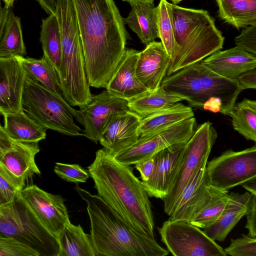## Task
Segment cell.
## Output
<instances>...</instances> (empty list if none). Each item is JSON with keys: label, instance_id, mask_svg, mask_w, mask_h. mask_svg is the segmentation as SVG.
Returning a JSON list of instances; mask_svg holds the SVG:
<instances>
[{"label": "cell", "instance_id": "cell-1", "mask_svg": "<svg viewBox=\"0 0 256 256\" xmlns=\"http://www.w3.org/2000/svg\"><path fill=\"white\" fill-rule=\"evenodd\" d=\"M90 86L106 88L126 51L127 33L113 0H72Z\"/></svg>", "mask_w": 256, "mask_h": 256}, {"label": "cell", "instance_id": "cell-2", "mask_svg": "<svg viewBox=\"0 0 256 256\" xmlns=\"http://www.w3.org/2000/svg\"><path fill=\"white\" fill-rule=\"evenodd\" d=\"M88 168L97 195L132 228L154 238L149 196L133 168L116 160L104 148L96 152Z\"/></svg>", "mask_w": 256, "mask_h": 256}, {"label": "cell", "instance_id": "cell-3", "mask_svg": "<svg viewBox=\"0 0 256 256\" xmlns=\"http://www.w3.org/2000/svg\"><path fill=\"white\" fill-rule=\"evenodd\" d=\"M87 205L90 235L98 256H165L168 251L155 238L129 226L100 196L78 184L75 187Z\"/></svg>", "mask_w": 256, "mask_h": 256}, {"label": "cell", "instance_id": "cell-4", "mask_svg": "<svg viewBox=\"0 0 256 256\" xmlns=\"http://www.w3.org/2000/svg\"><path fill=\"white\" fill-rule=\"evenodd\" d=\"M177 52L166 76L200 62L222 49L224 38L208 11L172 4Z\"/></svg>", "mask_w": 256, "mask_h": 256}, {"label": "cell", "instance_id": "cell-5", "mask_svg": "<svg viewBox=\"0 0 256 256\" xmlns=\"http://www.w3.org/2000/svg\"><path fill=\"white\" fill-rule=\"evenodd\" d=\"M72 106L62 94L45 88L26 72L22 108L36 122L66 136H83L74 121L80 122L78 110Z\"/></svg>", "mask_w": 256, "mask_h": 256}, {"label": "cell", "instance_id": "cell-6", "mask_svg": "<svg viewBox=\"0 0 256 256\" xmlns=\"http://www.w3.org/2000/svg\"><path fill=\"white\" fill-rule=\"evenodd\" d=\"M0 236L12 237L30 246L40 256H58V239L41 223L21 194L0 205Z\"/></svg>", "mask_w": 256, "mask_h": 256}, {"label": "cell", "instance_id": "cell-7", "mask_svg": "<svg viewBox=\"0 0 256 256\" xmlns=\"http://www.w3.org/2000/svg\"><path fill=\"white\" fill-rule=\"evenodd\" d=\"M60 31L62 94L71 106L82 109L90 102L93 95L88 79L80 30L78 26L69 24L62 26Z\"/></svg>", "mask_w": 256, "mask_h": 256}, {"label": "cell", "instance_id": "cell-8", "mask_svg": "<svg viewBox=\"0 0 256 256\" xmlns=\"http://www.w3.org/2000/svg\"><path fill=\"white\" fill-rule=\"evenodd\" d=\"M218 136L217 132L210 122L198 126L186 142L171 180L168 196L163 200L164 211L170 216L183 190L192 176L204 164Z\"/></svg>", "mask_w": 256, "mask_h": 256}, {"label": "cell", "instance_id": "cell-9", "mask_svg": "<svg viewBox=\"0 0 256 256\" xmlns=\"http://www.w3.org/2000/svg\"><path fill=\"white\" fill-rule=\"evenodd\" d=\"M158 230L162 242L173 256H227L216 241L189 222L168 219Z\"/></svg>", "mask_w": 256, "mask_h": 256}, {"label": "cell", "instance_id": "cell-10", "mask_svg": "<svg viewBox=\"0 0 256 256\" xmlns=\"http://www.w3.org/2000/svg\"><path fill=\"white\" fill-rule=\"evenodd\" d=\"M206 173L210 185L226 190L256 177V144L240 151L224 152L207 162Z\"/></svg>", "mask_w": 256, "mask_h": 256}, {"label": "cell", "instance_id": "cell-11", "mask_svg": "<svg viewBox=\"0 0 256 256\" xmlns=\"http://www.w3.org/2000/svg\"><path fill=\"white\" fill-rule=\"evenodd\" d=\"M197 127L194 117L188 118L158 132L139 138L132 145L113 156L124 164H136L170 146L188 142Z\"/></svg>", "mask_w": 256, "mask_h": 256}, {"label": "cell", "instance_id": "cell-12", "mask_svg": "<svg viewBox=\"0 0 256 256\" xmlns=\"http://www.w3.org/2000/svg\"><path fill=\"white\" fill-rule=\"evenodd\" d=\"M21 196L44 226L58 238L70 222L62 196L48 193L34 184L24 188Z\"/></svg>", "mask_w": 256, "mask_h": 256}, {"label": "cell", "instance_id": "cell-13", "mask_svg": "<svg viewBox=\"0 0 256 256\" xmlns=\"http://www.w3.org/2000/svg\"><path fill=\"white\" fill-rule=\"evenodd\" d=\"M129 110L126 100L115 96L106 90L92 96L90 102L78 110L83 136L95 143L100 141L108 122L114 116Z\"/></svg>", "mask_w": 256, "mask_h": 256}, {"label": "cell", "instance_id": "cell-14", "mask_svg": "<svg viewBox=\"0 0 256 256\" xmlns=\"http://www.w3.org/2000/svg\"><path fill=\"white\" fill-rule=\"evenodd\" d=\"M194 66L208 98L203 109L229 116L242 91L237 80L216 74L206 67L202 61Z\"/></svg>", "mask_w": 256, "mask_h": 256}, {"label": "cell", "instance_id": "cell-15", "mask_svg": "<svg viewBox=\"0 0 256 256\" xmlns=\"http://www.w3.org/2000/svg\"><path fill=\"white\" fill-rule=\"evenodd\" d=\"M26 72L20 56L0 58V112L22 110V97Z\"/></svg>", "mask_w": 256, "mask_h": 256}, {"label": "cell", "instance_id": "cell-16", "mask_svg": "<svg viewBox=\"0 0 256 256\" xmlns=\"http://www.w3.org/2000/svg\"><path fill=\"white\" fill-rule=\"evenodd\" d=\"M142 118L128 111L114 116L104 128L100 143L112 156L132 145L139 138Z\"/></svg>", "mask_w": 256, "mask_h": 256}, {"label": "cell", "instance_id": "cell-17", "mask_svg": "<svg viewBox=\"0 0 256 256\" xmlns=\"http://www.w3.org/2000/svg\"><path fill=\"white\" fill-rule=\"evenodd\" d=\"M170 58L162 42H154L140 52L136 66V75L148 90L158 88L166 76Z\"/></svg>", "mask_w": 256, "mask_h": 256}, {"label": "cell", "instance_id": "cell-18", "mask_svg": "<svg viewBox=\"0 0 256 256\" xmlns=\"http://www.w3.org/2000/svg\"><path fill=\"white\" fill-rule=\"evenodd\" d=\"M186 142L172 144L154 155L155 172L150 179L142 182L149 196L163 200L168 196L171 180Z\"/></svg>", "mask_w": 256, "mask_h": 256}, {"label": "cell", "instance_id": "cell-19", "mask_svg": "<svg viewBox=\"0 0 256 256\" xmlns=\"http://www.w3.org/2000/svg\"><path fill=\"white\" fill-rule=\"evenodd\" d=\"M40 149L38 142L14 140L6 150L0 152V165L25 186L34 174H40L35 156Z\"/></svg>", "mask_w": 256, "mask_h": 256}, {"label": "cell", "instance_id": "cell-20", "mask_svg": "<svg viewBox=\"0 0 256 256\" xmlns=\"http://www.w3.org/2000/svg\"><path fill=\"white\" fill-rule=\"evenodd\" d=\"M140 52L134 49L126 48L106 88L110 92L128 100L148 90L136 75V66Z\"/></svg>", "mask_w": 256, "mask_h": 256}, {"label": "cell", "instance_id": "cell-21", "mask_svg": "<svg viewBox=\"0 0 256 256\" xmlns=\"http://www.w3.org/2000/svg\"><path fill=\"white\" fill-rule=\"evenodd\" d=\"M202 62L216 74L226 78L237 80L256 66V56L236 46L215 52Z\"/></svg>", "mask_w": 256, "mask_h": 256}, {"label": "cell", "instance_id": "cell-22", "mask_svg": "<svg viewBox=\"0 0 256 256\" xmlns=\"http://www.w3.org/2000/svg\"><path fill=\"white\" fill-rule=\"evenodd\" d=\"M161 86L174 96L187 101L194 107L202 108L208 100L194 64L166 76Z\"/></svg>", "mask_w": 256, "mask_h": 256}, {"label": "cell", "instance_id": "cell-23", "mask_svg": "<svg viewBox=\"0 0 256 256\" xmlns=\"http://www.w3.org/2000/svg\"><path fill=\"white\" fill-rule=\"evenodd\" d=\"M252 194L230 193V197L219 218L212 225L204 229L214 241L222 242L242 218L248 212Z\"/></svg>", "mask_w": 256, "mask_h": 256}, {"label": "cell", "instance_id": "cell-24", "mask_svg": "<svg viewBox=\"0 0 256 256\" xmlns=\"http://www.w3.org/2000/svg\"><path fill=\"white\" fill-rule=\"evenodd\" d=\"M229 197L228 190L218 188L208 182L192 212L189 222L200 228L209 227L219 218Z\"/></svg>", "mask_w": 256, "mask_h": 256}, {"label": "cell", "instance_id": "cell-25", "mask_svg": "<svg viewBox=\"0 0 256 256\" xmlns=\"http://www.w3.org/2000/svg\"><path fill=\"white\" fill-rule=\"evenodd\" d=\"M26 48L19 17L11 8L4 6L0 10V58L24 56Z\"/></svg>", "mask_w": 256, "mask_h": 256}, {"label": "cell", "instance_id": "cell-26", "mask_svg": "<svg viewBox=\"0 0 256 256\" xmlns=\"http://www.w3.org/2000/svg\"><path fill=\"white\" fill-rule=\"evenodd\" d=\"M194 117L190 106L181 102L142 118L138 130L140 138L151 135Z\"/></svg>", "mask_w": 256, "mask_h": 256}, {"label": "cell", "instance_id": "cell-27", "mask_svg": "<svg viewBox=\"0 0 256 256\" xmlns=\"http://www.w3.org/2000/svg\"><path fill=\"white\" fill-rule=\"evenodd\" d=\"M131 10L124 19L129 28L147 46L158 38L156 8L154 4L138 2L130 4Z\"/></svg>", "mask_w": 256, "mask_h": 256}, {"label": "cell", "instance_id": "cell-28", "mask_svg": "<svg viewBox=\"0 0 256 256\" xmlns=\"http://www.w3.org/2000/svg\"><path fill=\"white\" fill-rule=\"evenodd\" d=\"M3 126L14 140L24 142H38L46 138L47 129L30 117L23 110L2 114Z\"/></svg>", "mask_w": 256, "mask_h": 256}, {"label": "cell", "instance_id": "cell-29", "mask_svg": "<svg viewBox=\"0 0 256 256\" xmlns=\"http://www.w3.org/2000/svg\"><path fill=\"white\" fill-rule=\"evenodd\" d=\"M206 164L207 162L198 169L185 186L175 204L169 220L189 221L208 182L206 173Z\"/></svg>", "mask_w": 256, "mask_h": 256}, {"label": "cell", "instance_id": "cell-30", "mask_svg": "<svg viewBox=\"0 0 256 256\" xmlns=\"http://www.w3.org/2000/svg\"><path fill=\"white\" fill-rule=\"evenodd\" d=\"M58 239V256H98L90 234L85 233L80 224L74 225L70 222Z\"/></svg>", "mask_w": 256, "mask_h": 256}, {"label": "cell", "instance_id": "cell-31", "mask_svg": "<svg viewBox=\"0 0 256 256\" xmlns=\"http://www.w3.org/2000/svg\"><path fill=\"white\" fill-rule=\"evenodd\" d=\"M219 17L238 29L256 23V0H215Z\"/></svg>", "mask_w": 256, "mask_h": 256}, {"label": "cell", "instance_id": "cell-32", "mask_svg": "<svg viewBox=\"0 0 256 256\" xmlns=\"http://www.w3.org/2000/svg\"><path fill=\"white\" fill-rule=\"evenodd\" d=\"M182 100L160 86L156 89L148 90L127 102L129 110L143 118L172 106Z\"/></svg>", "mask_w": 256, "mask_h": 256}, {"label": "cell", "instance_id": "cell-33", "mask_svg": "<svg viewBox=\"0 0 256 256\" xmlns=\"http://www.w3.org/2000/svg\"><path fill=\"white\" fill-rule=\"evenodd\" d=\"M40 40L43 53L60 72L62 58V40L57 16L52 14L42 20Z\"/></svg>", "mask_w": 256, "mask_h": 256}, {"label": "cell", "instance_id": "cell-34", "mask_svg": "<svg viewBox=\"0 0 256 256\" xmlns=\"http://www.w3.org/2000/svg\"><path fill=\"white\" fill-rule=\"evenodd\" d=\"M229 116L233 128L256 144V100L245 98L236 103Z\"/></svg>", "mask_w": 256, "mask_h": 256}, {"label": "cell", "instance_id": "cell-35", "mask_svg": "<svg viewBox=\"0 0 256 256\" xmlns=\"http://www.w3.org/2000/svg\"><path fill=\"white\" fill-rule=\"evenodd\" d=\"M20 57L27 74L45 88L61 94L59 74L46 57L43 56L40 59Z\"/></svg>", "mask_w": 256, "mask_h": 256}, {"label": "cell", "instance_id": "cell-36", "mask_svg": "<svg viewBox=\"0 0 256 256\" xmlns=\"http://www.w3.org/2000/svg\"><path fill=\"white\" fill-rule=\"evenodd\" d=\"M156 8L158 38L171 60L178 50L174 38L172 4L166 0H160Z\"/></svg>", "mask_w": 256, "mask_h": 256}, {"label": "cell", "instance_id": "cell-37", "mask_svg": "<svg viewBox=\"0 0 256 256\" xmlns=\"http://www.w3.org/2000/svg\"><path fill=\"white\" fill-rule=\"evenodd\" d=\"M26 186L0 165V205L13 201Z\"/></svg>", "mask_w": 256, "mask_h": 256}, {"label": "cell", "instance_id": "cell-38", "mask_svg": "<svg viewBox=\"0 0 256 256\" xmlns=\"http://www.w3.org/2000/svg\"><path fill=\"white\" fill-rule=\"evenodd\" d=\"M0 256H40L30 246L12 237L0 236Z\"/></svg>", "mask_w": 256, "mask_h": 256}, {"label": "cell", "instance_id": "cell-39", "mask_svg": "<svg viewBox=\"0 0 256 256\" xmlns=\"http://www.w3.org/2000/svg\"><path fill=\"white\" fill-rule=\"evenodd\" d=\"M54 172L62 179L68 182L78 184L85 182L90 176L88 170L78 164L56 163Z\"/></svg>", "mask_w": 256, "mask_h": 256}, {"label": "cell", "instance_id": "cell-40", "mask_svg": "<svg viewBox=\"0 0 256 256\" xmlns=\"http://www.w3.org/2000/svg\"><path fill=\"white\" fill-rule=\"evenodd\" d=\"M224 250L227 256H256V238L241 234L240 237L231 239Z\"/></svg>", "mask_w": 256, "mask_h": 256}, {"label": "cell", "instance_id": "cell-41", "mask_svg": "<svg viewBox=\"0 0 256 256\" xmlns=\"http://www.w3.org/2000/svg\"><path fill=\"white\" fill-rule=\"evenodd\" d=\"M234 42L236 46L256 56V23L243 29Z\"/></svg>", "mask_w": 256, "mask_h": 256}, {"label": "cell", "instance_id": "cell-42", "mask_svg": "<svg viewBox=\"0 0 256 256\" xmlns=\"http://www.w3.org/2000/svg\"><path fill=\"white\" fill-rule=\"evenodd\" d=\"M156 166L154 156L143 160L135 164V168L139 172L142 182L148 181L153 176Z\"/></svg>", "mask_w": 256, "mask_h": 256}, {"label": "cell", "instance_id": "cell-43", "mask_svg": "<svg viewBox=\"0 0 256 256\" xmlns=\"http://www.w3.org/2000/svg\"><path fill=\"white\" fill-rule=\"evenodd\" d=\"M246 216L245 228L248 236L256 238V194H252L249 210Z\"/></svg>", "mask_w": 256, "mask_h": 256}, {"label": "cell", "instance_id": "cell-44", "mask_svg": "<svg viewBox=\"0 0 256 256\" xmlns=\"http://www.w3.org/2000/svg\"><path fill=\"white\" fill-rule=\"evenodd\" d=\"M236 80L242 90L248 88L256 89V66L242 74Z\"/></svg>", "mask_w": 256, "mask_h": 256}, {"label": "cell", "instance_id": "cell-45", "mask_svg": "<svg viewBox=\"0 0 256 256\" xmlns=\"http://www.w3.org/2000/svg\"><path fill=\"white\" fill-rule=\"evenodd\" d=\"M49 15L56 14L57 0H36Z\"/></svg>", "mask_w": 256, "mask_h": 256}, {"label": "cell", "instance_id": "cell-46", "mask_svg": "<svg viewBox=\"0 0 256 256\" xmlns=\"http://www.w3.org/2000/svg\"><path fill=\"white\" fill-rule=\"evenodd\" d=\"M242 186L252 194H256V177L247 181Z\"/></svg>", "mask_w": 256, "mask_h": 256}, {"label": "cell", "instance_id": "cell-47", "mask_svg": "<svg viewBox=\"0 0 256 256\" xmlns=\"http://www.w3.org/2000/svg\"><path fill=\"white\" fill-rule=\"evenodd\" d=\"M123 2H126L130 4L138 2H146L154 4V0H122Z\"/></svg>", "mask_w": 256, "mask_h": 256}, {"label": "cell", "instance_id": "cell-48", "mask_svg": "<svg viewBox=\"0 0 256 256\" xmlns=\"http://www.w3.org/2000/svg\"><path fill=\"white\" fill-rule=\"evenodd\" d=\"M15 0H3L4 3V7L6 8H11Z\"/></svg>", "mask_w": 256, "mask_h": 256}, {"label": "cell", "instance_id": "cell-49", "mask_svg": "<svg viewBox=\"0 0 256 256\" xmlns=\"http://www.w3.org/2000/svg\"><path fill=\"white\" fill-rule=\"evenodd\" d=\"M171 0L174 4H176L184 0Z\"/></svg>", "mask_w": 256, "mask_h": 256}]
</instances>
